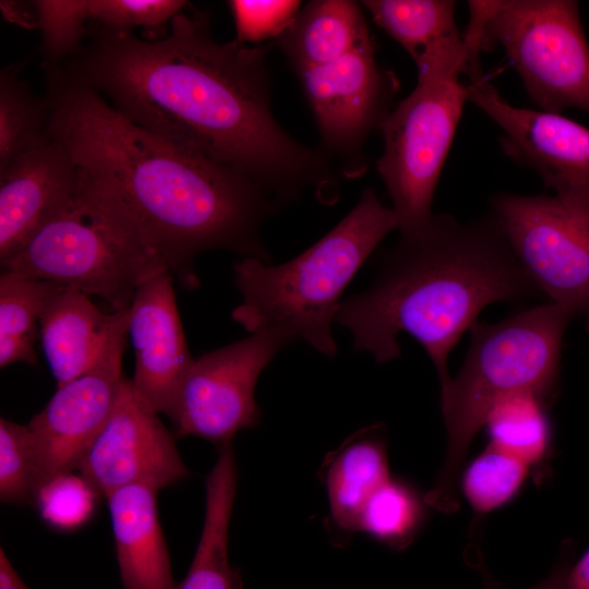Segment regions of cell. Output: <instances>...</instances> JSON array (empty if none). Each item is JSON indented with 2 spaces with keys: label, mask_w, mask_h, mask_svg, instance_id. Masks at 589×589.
Here are the masks:
<instances>
[{
  "label": "cell",
  "mask_w": 589,
  "mask_h": 589,
  "mask_svg": "<svg viewBox=\"0 0 589 589\" xmlns=\"http://www.w3.org/2000/svg\"><path fill=\"white\" fill-rule=\"evenodd\" d=\"M269 47L219 43L211 13L185 9L159 39L88 25L81 50L59 65L131 122L236 169L280 206L310 191L333 203L338 170L273 115Z\"/></svg>",
  "instance_id": "cell-1"
},
{
  "label": "cell",
  "mask_w": 589,
  "mask_h": 589,
  "mask_svg": "<svg viewBox=\"0 0 589 589\" xmlns=\"http://www.w3.org/2000/svg\"><path fill=\"white\" fill-rule=\"evenodd\" d=\"M45 72L49 135L182 286L199 285L194 261L204 251L271 263L261 228L280 205L256 183L131 122L61 65Z\"/></svg>",
  "instance_id": "cell-2"
},
{
  "label": "cell",
  "mask_w": 589,
  "mask_h": 589,
  "mask_svg": "<svg viewBox=\"0 0 589 589\" xmlns=\"http://www.w3.org/2000/svg\"><path fill=\"white\" fill-rule=\"evenodd\" d=\"M538 293L490 212L468 223L433 214L421 230L401 236L368 289L341 301L335 323L377 363L397 359L398 336L409 334L429 354L442 388L450 380V350L486 305Z\"/></svg>",
  "instance_id": "cell-3"
},
{
  "label": "cell",
  "mask_w": 589,
  "mask_h": 589,
  "mask_svg": "<svg viewBox=\"0 0 589 589\" xmlns=\"http://www.w3.org/2000/svg\"><path fill=\"white\" fill-rule=\"evenodd\" d=\"M398 229L392 207L372 189L324 237L278 265L243 257L233 266L241 303L231 312L250 334L275 330L334 357L332 334L345 289L378 243Z\"/></svg>",
  "instance_id": "cell-4"
},
{
  "label": "cell",
  "mask_w": 589,
  "mask_h": 589,
  "mask_svg": "<svg viewBox=\"0 0 589 589\" xmlns=\"http://www.w3.org/2000/svg\"><path fill=\"white\" fill-rule=\"evenodd\" d=\"M574 315L548 303L498 323L477 321L458 373L441 388L447 447L429 507L444 514L458 508V480L477 432L492 406L507 395L532 390L552 398L560 375L565 329Z\"/></svg>",
  "instance_id": "cell-5"
},
{
  "label": "cell",
  "mask_w": 589,
  "mask_h": 589,
  "mask_svg": "<svg viewBox=\"0 0 589 589\" xmlns=\"http://www.w3.org/2000/svg\"><path fill=\"white\" fill-rule=\"evenodd\" d=\"M0 265L2 275L97 296L112 312L129 309L145 280L168 271L100 199L81 169L73 200Z\"/></svg>",
  "instance_id": "cell-6"
},
{
  "label": "cell",
  "mask_w": 589,
  "mask_h": 589,
  "mask_svg": "<svg viewBox=\"0 0 589 589\" xmlns=\"http://www.w3.org/2000/svg\"><path fill=\"white\" fill-rule=\"evenodd\" d=\"M467 63L464 38L430 51L416 63V87L380 127L384 149L376 170L401 236L418 232L433 216L437 182L468 100L460 82Z\"/></svg>",
  "instance_id": "cell-7"
},
{
  "label": "cell",
  "mask_w": 589,
  "mask_h": 589,
  "mask_svg": "<svg viewBox=\"0 0 589 589\" xmlns=\"http://www.w3.org/2000/svg\"><path fill=\"white\" fill-rule=\"evenodd\" d=\"M483 45L498 44L540 110L589 115V44L574 0L484 1Z\"/></svg>",
  "instance_id": "cell-8"
},
{
  "label": "cell",
  "mask_w": 589,
  "mask_h": 589,
  "mask_svg": "<svg viewBox=\"0 0 589 589\" xmlns=\"http://www.w3.org/2000/svg\"><path fill=\"white\" fill-rule=\"evenodd\" d=\"M490 213L540 293L589 332V197L497 193Z\"/></svg>",
  "instance_id": "cell-9"
},
{
  "label": "cell",
  "mask_w": 589,
  "mask_h": 589,
  "mask_svg": "<svg viewBox=\"0 0 589 589\" xmlns=\"http://www.w3.org/2000/svg\"><path fill=\"white\" fill-rule=\"evenodd\" d=\"M375 51L372 37L335 61L297 73L318 129L320 151L347 179L368 170L366 139L380 130L399 88Z\"/></svg>",
  "instance_id": "cell-10"
},
{
  "label": "cell",
  "mask_w": 589,
  "mask_h": 589,
  "mask_svg": "<svg viewBox=\"0 0 589 589\" xmlns=\"http://www.w3.org/2000/svg\"><path fill=\"white\" fill-rule=\"evenodd\" d=\"M290 344L281 333L262 330L193 360L169 416L175 435L221 446L239 431L257 426L262 416L255 400L257 380Z\"/></svg>",
  "instance_id": "cell-11"
},
{
  "label": "cell",
  "mask_w": 589,
  "mask_h": 589,
  "mask_svg": "<svg viewBox=\"0 0 589 589\" xmlns=\"http://www.w3.org/2000/svg\"><path fill=\"white\" fill-rule=\"evenodd\" d=\"M128 320L129 309L117 312L110 338L97 363L86 373L57 386L46 407L29 421L38 491L53 478L77 470L107 422L123 377Z\"/></svg>",
  "instance_id": "cell-12"
},
{
  "label": "cell",
  "mask_w": 589,
  "mask_h": 589,
  "mask_svg": "<svg viewBox=\"0 0 589 589\" xmlns=\"http://www.w3.org/2000/svg\"><path fill=\"white\" fill-rule=\"evenodd\" d=\"M158 414L123 376L113 409L77 468L101 497L135 484L159 491L190 477Z\"/></svg>",
  "instance_id": "cell-13"
},
{
  "label": "cell",
  "mask_w": 589,
  "mask_h": 589,
  "mask_svg": "<svg viewBox=\"0 0 589 589\" xmlns=\"http://www.w3.org/2000/svg\"><path fill=\"white\" fill-rule=\"evenodd\" d=\"M467 96L502 130L501 147L536 171L561 197H589V128L561 113L510 105L483 73L470 77Z\"/></svg>",
  "instance_id": "cell-14"
},
{
  "label": "cell",
  "mask_w": 589,
  "mask_h": 589,
  "mask_svg": "<svg viewBox=\"0 0 589 589\" xmlns=\"http://www.w3.org/2000/svg\"><path fill=\"white\" fill-rule=\"evenodd\" d=\"M173 275L145 280L129 306L128 335L135 354L133 388L157 413L170 416L192 359L177 308Z\"/></svg>",
  "instance_id": "cell-15"
},
{
  "label": "cell",
  "mask_w": 589,
  "mask_h": 589,
  "mask_svg": "<svg viewBox=\"0 0 589 589\" xmlns=\"http://www.w3.org/2000/svg\"><path fill=\"white\" fill-rule=\"evenodd\" d=\"M80 168L50 139L0 170V262L14 255L75 196Z\"/></svg>",
  "instance_id": "cell-16"
},
{
  "label": "cell",
  "mask_w": 589,
  "mask_h": 589,
  "mask_svg": "<svg viewBox=\"0 0 589 589\" xmlns=\"http://www.w3.org/2000/svg\"><path fill=\"white\" fill-rule=\"evenodd\" d=\"M320 477L328 500L327 534L335 546L345 548L359 532L365 504L392 477L384 428L371 425L346 438L326 455Z\"/></svg>",
  "instance_id": "cell-17"
},
{
  "label": "cell",
  "mask_w": 589,
  "mask_h": 589,
  "mask_svg": "<svg viewBox=\"0 0 589 589\" xmlns=\"http://www.w3.org/2000/svg\"><path fill=\"white\" fill-rule=\"evenodd\" d=\"M157 492L128 485L106 498L123 589H175L171 562L158 519Z\"/></svg>",
  "instance_id": "cell-18"
},
{
  "label": "cell",
  "mask_w": 589,
  "mask_h": 589,
  "mask_svg": "<svg viewBox=\"0 0 589 589\" xmlns=\"http://www.w3.org/2000/svg\"><path fill=\"white\" fill-rule=\"evenodd\" d=\"M117 312L104 313L89 296L62 287L39 320V338L57 386L89 371L110 338Z\"/></svg>",
  "instance_id": "cell-19"
},
{
  "label": "cell",
  "mask_w": 589,
  "mask_h": 589,
  "mask_svg": "<svg viewBox=\"0 0 589 589\" xmlns=\"http://www.w3.org/2000/svg\"><path fill=\"white\" fill-rule=\"evenodd\" d=\"M237 464L231 443L205 478V515L191 566L175 589H243L240 570L228 555L229 524L237 492Z\"/></svg>",
  "instance_id": "cell-20"
},
{
  "label": "cell",
  "mask_w": 589,
  "mask_h": 589,
  "mask_svg": "<svg viewBox=\"0 0 589 589\" xmlns=\"http://www.w3.org/2000/svg\"><path fill=\"white\" fill-rule=\"evenodd\" d=\"M373 36L362 5L350 0H313L275 40L296 74L335 61Z\"/></svg>",
  "instance_id": "cell-21"
},
{
  "label": "cell",
  "mask_w": 589,
  "mask_h": 589,
  "mask_svg": "<svg viewBox=\"0 0 589 589\" xmlns=\"http://www.w3.org/2000/svg\"><path fill=\"white\" fill-rule=\"evenodd\" d=\"M550 399L532 390L507 395L492 406L483 424L489 445L526 464L539 481L553 453Z\"/></svg>",
  "instance_id": "cell-22"
},
{
  "label": "cell",
  "mask_w": 589,
  "mask_h": 589,
  "mask_svg": "<svg viewBox=\"0 0 589 589\" xmlns=\"http://www.w3.org/2000/svg\"><path fill=\"white\" fill-rule=\"evenodd\" d=\"M361 5L414 63L434 48L462 38L455 20V1L364 0Z\"/></svg>",
  "instance_id": "cell-23"
},
{
  "label": "cell",
  "mask_w": 589,
  "mask_h": 589,
  "mask_svg": "<svg viewBox=\"0 0 589 589\" xmlns=\"http://www.w3.org/2000/svg\"><path fill=\"white\" fill-rule=\"evenodd\" d=\"M24 64H11L0 73V170L50 139L48 101L20 79Z\"/></svg>",
  "instance_id": "cell-24"
},
{
  "label": "cell",
  "mask_w": 589,
  "mask_h": 589,
  "mask_svg": "<svg viewBox=\"0 0 589 589\" xmlns=\"http://www.w3.org/2000/svg\"><path fill=\"white\" fill-rule=\"evenodd\" d=\"M428 507L424 495L413 484L390 477L365 504L359 519V532L392 550H405L424 527Z\"/></svg>",
  "instance_id": "cell-25"
},
{
  "label": "cell",
  "mask_w": 589,
  "mask_h": 589,
  "mask_svg": "<svg viewBox=\"0 0 589 589\" xmlns=\"http://www.w3.org/2000/svg\"><path fill=\"white\" fill-rule=\"evenodd\" d=\"M531 474L526 464L488 445L460 472L458 484L478 522L510 504Z\"/></svg>",
  "instance_id": "cell-26"
},
{
  "label": "cell",
  "mask_w": 589,
  "mask_h": 589,
  "mask_svg": "<svg viewBox=\"0 0 589 589\" xmlns=\"http://www.w3.org/2000/svg\"><path fill=\"white\" fill-rule=\"evenodd\" d=\"M38 470L28 424L0 419V500L3 504L34 506Z\"/></svg>",
  "instance_id": "cell-27"
},
{
  "label": "cell",
  "mask_w": 589,
  "mask_h": 589,
  "mask_svg": "<svg viewBox=\"0 0 589 589\" xmlns=\"http://www.w3.org/2000/svg\"><path fill=\"white\" fill-rule=\"evenodd\" d=\"M63 286L38 279L0 276V337L35 345L39 320L49 300Z\"/></svg>",
  "instance_id": "cell-28"
},
{
  "label": "cell",
  "mask_w": 589,
  "mask_h": 589,
  "mask_svg": "<svg viewBox=\"0 0 589 589\" xmlns=\"http://www.w3.org/2000/svg\"><path fill=\"white\" fill-rule=\"evenodd\" d=\"M44 67L59 65L76 55L91 22L87 0H35Z\"/></svg>",
  "instance_id": "cell-29"
},
{
  "label": "cell",
  "mask_w": 589,
  "mask_h": 589,
  "mask_svg": "<svg viewBox=\"0 0 589 589\" xmlns=\"http://www.w3.org/2000/svg\"><path fill=\"white\" fill-rule=\"evenodd\" d=\"M99 496L81 474L69 472L44 484L34 506L50 527L71 531L92 518Z\"/></svg>",
  "instance_id": "cell-30"
},
{
  "label": "cell",
  "mask_w": 589,
  "mask_h": 589,
  "mask_svg": "<svg viewBox=\"0 0 589 589\" xmlns=\"http://www.w3.org/2000/svg\"><path fill=\"white\" fill-rule=\"evenodd\" d=\"M236 40L257 46L278 39L291 25L302 4L297 0H231Z\"/></svg>",
  "instance_id": "cell-31"
},
{
  "label": "cell",
  "mask_w": 589,
  "mask_h": 589,
  "mask_svg": "<svg viewBox=\"0 0 589 589\" xmlns=\"http://www.w3.org/2000/svg\"><path fill=\"white\" fill-rule=\"evenodd\" d=\"M189 7L183 0H87L91 22L110 31L155 28Z\"/></svg>",
  "instance_id": "cell-32"
},
{
  "label": "cell",
  "mask_w": 589,
  "mask_h": 589,
  "mask_svg": "<svg viewBox=\"0 0 589 589\" xmlns=\"http://www.w3.org/2000/svg\"><path fill=\"white\" fill-rule=\"evenodd\" d=\"M560 589H589V549L574 565L567 558Z\"/></svg>",
  "instance_id": "cell-33"
},
{
  "label": "cell",
  "mask_w": 589,
  "mask_h": 589,
  "mask_svg": "<svg viewBox=\"0 0 589 589\" xmlns=\"http://www.w3.org/2000/svg\"><path fill=\"white\" fill-rule=\"evenodd\" d=\"M3 16L26 28H37V14L34 1H1Z\"/></svg>",
  "instance_id": "cell-34"
},
{
  "label": "cell",
  "mask_w": 589,
  "mask_h": 589,
  "mask_svg": "<svg viewBox=\"0 0 589 589\" xmlns=\"http://www.w3.org/2000/svg\"><path fill=\"white\" fill-rule=\"evenodd\" d=\"M564 563L565 560L562 558L544 580L529 589H558L563 574ZM483 578L484 589H505L500 584H497L486 572L483 573Z\"/></svg>",
  "instance_id": "cell-35"
},
{
  "label": "cell",
  "mask_w": 589,
  "mask_h": 589,
  "mask_svg": "<svg viewBox=\"0 0 589 589\" xmlns=\"http://www.w3.org/2000/svg\"><path fill=\"white\" fill-rule=\"evenodd\" d=\"M0 589H28L2 548L0 550Z\"/></svg>",
  "instance_id": "cell-36"
}]
</instances>
